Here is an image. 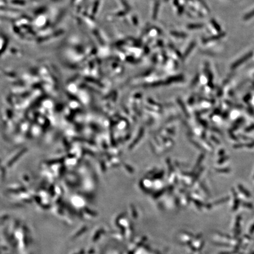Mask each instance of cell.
<instances>
[{
    "instance_id": "6da1fadb",
    "label": "cell",
    "mask_w": 254,
    "mask_h": 254,
    "mask_svg": "<svg viewBox=\"0 0 254 254\" xmlns=\"http://www.w3.org/2000/svg\"><path fill=\"white\" fill-rule=\"evenodd\" d=\"M253 56V53L252 51L249 53H247L246 55H245L242 58L236 61H235L234 63H233L231 66L232 69H236L238 67H239L241 65L245 63L246 61H248L249 59H250Z\"/></svg>"
},
{
    "instance_id": "7a4b0ae2",
    "label": "cell",
    "mask_w": 254,
    "mask_h": 254,
    "mask_svg": "<svg viewBox=\"0 0 254 254\" xmlns=\"http://www.w3.org/2000/svg\"><path fill=\"white\" fill-rule=\"evenodd\" d=\"M225 35H226V34L225 32H220V33H219L217 35H213V36H212V37H208V38H207L204 39L202 40V42H203L204 44H206V43L211 42V41H213L218 40H220V39L223 38V37H225Z\"/></svg>"
},
{
    "instance_id": "3957f363",
    "label": "cell",
    "mask_w": 254,
    "mask_h": 254,
    "mask_svg": "<svg viewBox=\"0 0 254 254\" xmlns=\"http://www.w3.org/2000/svg\"><path fill=\"white\" fill-rule=\"evenodd\" d=\"M207 67H206V71L207 73V75H208V85L210 87H213V84H212V80H213V75L212 74L211 72L210 71V70L209 69V67L208 65H207Z\"/></svg>"
},
{
    "instance_id": "277c9868",
    "label": "cell",
    "mask_w": 254,
    "mask_h": 254,
    "mask_svg": "<svg viewBox=\"0 0 254 254\" xmlns=\"http://www.w3.org/2000/svg\"><path fill=\"white\" fill-rule=\"evenodd\" d=\"M211 23L212 26L213 27V28H215V30L217 31L219 33L221 32V31H222L221 27V26L219 25V24L217 22V21H215L214 19H212L211 20Z\"/></svg>"
},
{
    "instance_id": "5b68a950",
    "label": "cell",
    "mask_w": 254,
    "mask_h": 254,
    "mask_svg": "<svg viewBox=\"0 0 254 254\" xmlns=\"http://www.w3.org/2000/svg\"><path fill=\"white\" fill-rule=\"evenodd\" d=\"M204 27L202 24H191L188 25V28L190 30H197L201 29Z\"/></svg>"
},
{
    "instance_id": "8992f818",
    "label": "cell",
    "mask_w": 254,
    "mask_h": 254,
    "mask_svg": "<svg viewBox=\"0 0 254 254\" xmlns=\"http://www.w3.org/2000/svg\"><path fill=\"white\" fill-rule=\"evenodd\" d=\"M254 17V10L251 11L250 12H248V14H246L245 15H244L243 17V20L245 21H247L249 20V19H251V18Z\"/></svg>"
},
{
    "instance_id": "52a82bcc",
    "label": "cell",
    "mask_w": 254,
    "mask_h": 254,
    "mask_svg": "<svg viewBox=\"0 0 254 254\" xmlns=\"http://www.w3.org/2000/svg\"><path fill=\"white\" fill-rule=\"evenodd\" d=\"M195 44H196L195 42H192L190 43V45L189 47L188 48V49H187V50H186V51H185V56L188 55L190 53V51L192 50V49H194V48L195 47Z\"/></svg>"
},
{
    "instance_id": "ba28073f",
    "label": "cell",
    "mask_w": 254,
    "mask_h": 254,
    "mask_svg": "<svg viewBox=\"0 0 254 254\" xmlns=\"http://www.w3.org/2000/svg\"><path fill=\"white\" fill-rule=\"evenodd\" d=\"M198 1L201 3V5L203 6V7H204V8L206 10L208 11L209 12H210V8H209L208 6L207 5L206 2H205L204 0H198Z\"/></svg>"
},
{
    "instance_id": "9c48e42d",
    "label": "cell",
    "mask_w": 254,
    "mask_h": 254,
    "mask_svg": "<svg viewBox=\"0 0 254 254\" xmlns=\"http://www.w3.org/2000/svg\"><path fill=\"white\" fill-rule=\"evenodd\" d=\"M252 130H254V124H252V125H251L250 127H248V128L246 129V131H251Z\"/></svg>"
},
{
    "instance_id": "30bf717a",
    "label": "cell",
    "mask_w": 254,
    "mask_h": 254,
    "mask_svg": "<svg viewBox=\"0 0 254 254\" xmlns=\"http://www.w3.org/2000/svg\"><path fill=\"white\" fill-rule=\"evenodd\" d=\"M247 145H248L247 147L248 148H252V147H254V142H251L250 144H248Z\"/></svg>"
},
{
    "instance_id": "8fae6325",
    "label": "cell",
    "mask_w": 254,
    "mask_h": 254,
    "mask_svg": "<svg viewBox=\"0 0 254 254\" xmlns=\"http://www.w3.org/2000/svg\"><path fill=\"white\" fill-rule=\"evenodd\" d=\"M228 169H224V171L225 172H228V170H227ZM218 171H219V172H223V170H218Z\"/></svg>"
}]
</instances>
